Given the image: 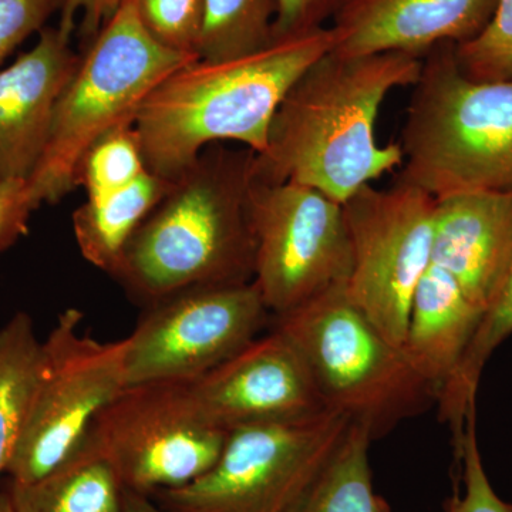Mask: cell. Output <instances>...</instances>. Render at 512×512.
Here are the masks:
<instances>
[{
	"instance_id": "cell-9",
	"label": "cell",
	"mask_w": 512,
	"mask_h": 512,
	"mask_svg": "<svg viewBox=\"0 0 512 512\" xmlns=\"http://www.w3.org/2000/svg\"><path fill=\"white\" fill-rule=\"evenodd\" d=\"M116 468L124 490L151 495L204 476L220 457L228 431L212 423L191 382L124 387L89 431Z\"/></svg>"
},
{
	"instance_id": "cell-19",
	"label": "cell",
	"mask_w": 512,
	"mask_h": 512,
	"mask_svg": "<svg viewBox=\"0 0 512 512\" xmlns=\"http://www.w3.org/2000/svg\"><path fill=\"white\" fill-rule=\"evenodd\" d=\"M170 184L171 180L147 171L123 190L87 198L73 212L74 238L83 258L111 275L128 241Z\"/></svg>"
},
{
	"instance_id": "cell-2",
	"label": "cell",
	"mask_w": 512,
	"mask_h": 512,
	"mask_svg": "<svg viewBox=\"0 0 512 512\" xmlns=\"http://www.w3.org/2000/svg\"><path fill=\"white\" fill-rule=\"evenodd\" d=\"M255 156L225 144L202 150L134 232L111 278L146 306L187 289L254 281Z\"/></svg>"
},
{
	"instance_id": "cell-21",
	"label": "cell",
	"mask_w": 512,
	"mask_h": 512,
	"mask_svg": "<svg viewBox=\"0 0 512 512\" xmlns=\"http://www.w3.org/2000/svg\"><path fill=\"white\" fill-rule=\"evenodd\" d=\"M42 356L43 342L28 313H16L0 328V476L22 433Z\"/></svg>"
},
{
	"instance_id": "cell-5",
	"label": "cell",
	"mask_w": 512,
	"mask_h": 512,
	"mask_svg": "<svg viewBox=\"0 0 512 512\" xmlns=\"http://www.w3.org/2000/svg\"><path fill=\"white\" fill-rule=\"evenodd\" d=\"M197 56L157 42L144 26L138 0H124L64 87L45 153L28 180L37 204H57L76 190L86 151L116 128L134 126L141 104L158 84Z\"/></svg>"
},
{
	"instance_id": "cell-3",
	"label": "cell",
	"mask_w": 512,
	"mask_h": 512,
	"mask_svg": "<svg viewBox=\"0 0 512 512\" xmlns=\"http://www.w3.org/2000/svg\"><path fill=\"white\" fill-rule=\"evenodd\" d=\"M332 49V29L326 26L275 37L238 59H198L170 74L134 120L147 170L174 180L212 144H238L261 154L286 94Z\"/></svg>"
},
{
	"instance_id": "cell-10",
	"label": "cell",
	"mask_w": 512,
	"mask_h": 512,
	"mask_svg": "<svg viewBox=\"0 0 512 512\" xmlns=\"http://www.w3.org/2000/svg\"><path fill=\"white\" fill-rule=\"evenodd\" d=\"M436 198L413 185L369 184L343 202L352 265L346 293L403 348L417 285L431 265Z\"/></svg>"
},
{
	"instance_id": "cell-31",
	"label": "cell",
	"mask_w": 512,
	"mask_h": 512,
	"mask_svg": "<svg viewBox=\"0 0 512 512\" xmlns=\"http://www.w3.org/2000/svg\"><path fill=\"white\" fill-rule=\"evenodd\" d=\"M123 2L124 0H63L57 28L64 35L72 37L79 16V35L84 50L96 39Z\"/></svg>"
},
{
	"instance_id": "cell-24",
	"label": "cell",
	"mask_w": 512,
	"mask_h": 512,
	"mask_svg": "<svg viewBox=\"0 0 512 512\" xmlns=\"http://www.w3.org/2000/svg\"><path fill=\"white\" fill-rule=\"evenodd\" d=\"M147 171L136 128L120 127L86 151L77 167L76 187H83L87 198L103 197L123 190Z\"/></svg>"
},
{
	"instance_id": "cell-4",
	"label": "cell",
	"mask_w": 512,
	"mask_h": 512,
	"mask_svg": "<svg viewBox=\"0 0 512 512\" xmlns=\"http://www.w3.org/2000/svg\"><path fill=\"white\" fill-rule=\"evenodd\" d=\"M412 87L397 181L434 198L512 191V79H471L444 43L423 57Z\"/></svg>"
},
{
	"instance_id": "cell-23",
	"label": "cell",
	"mask_w": 512,
	"mask_h": 512,
	"mask_svg": "<svg viewBox=\"0 0 512 512\" xmlns=\"http://www.w3.org/2000/svg\"><path fill=\"white\" fill-rule=\"evenodd\" d=\"M276 0H204L197 56L224 62L259 52L275 39Z\"/></svg>"
},
{
	"instance_id": "cell-12",
	"label": "cell",
	"mask_w": 512,
	"mask_h": 512,
	"mask_svg": "<svg viewBox=\"0 0 512 512\" xmlns=\"http://www.w3.org/2000/svg\"><path fill=\"white\" fill-rule=\"evenodd\" d=\"M146 308L126 338V386L195 382L258 338L271 316L254 281L187 289Z\"/></svg>"
},
{
	"instance_id": "cell-8",
	"label": "cell",
	"mask_w": 512,
	"mask_h": 512,
	"mask_svg": "<svg viewBox=\"0 0 512 512\" xmlns=\"http://www.w3.org/2000/svg\"><path fill=\"white\" fill-rule=\"evenodd\" d=\"M83 313L69 308L43 340L42 365L6 473L32 483L72 457L101 410L126 387V338L100 342L80 333Z\"/></svg>"
},
{
	"instance_id": "cell-16",
	"label": "cell",
	"mask_w": 512,
	"mask_h": 512,
	"mask_svg": "<svg viewBox=\"0 0 512 512\" xmlns=\"http://www.w3.org/2000/svg\"><path fill=\"white\" fill-rule=\"evenodd\" d=\"M512 261V191L436 198L431 264L454 279L478 311H488Z\"/></svg>"
},
{
	"instance_id": "cell-29",
	"label": "cell",
	"mask_w": 512,
	"mask_h": 512,
	"mask_svg": "<svg viewBox=\"0 0 512 512\" xmlns=\"http://www.w3.org/2000/svg\"><path fill=\"white\" fill-rule=\"evenodd\" d=\"M39 208L28 180H0V251L28 234L29 221Z\"/></svg>"
},
{
	"instance_id": "cell-13",
	"label": "cell",
	"mask_w": 512,
	"mask_h": 512,
	"mask_svg": "<svg viewBox=\"0 0 512 512\" xmlns=\"http://www.w3.org/2000/svg\"><path fill=\"white\" fill-rule=\"evenodd\" d=\"M191 387L212 423L228 433L248 424L299 419L326 410L301 353L275 328L191 382Z\"/></svg>"
},
{
	"instance_id": "cell-1",
	"label": "cell",
	"mask_w": 512,
	"mask_h": 512,
	"mask_svg": "<svg viewBox=\"0 0 512 512\" xmlns=\"http://www.w3.org/2000/svg\"><path fill=\"white\" fill-rule=\"evenodd\" d=\"M423 59L406 53L343 57L329 52L296 80L255 156L259 180L315 188L346 202L403 165L400 144L376 138L384 100L414 86Z\"/></svg>"
},
{
	"instance_id": "cell-27",
	"label": "cell",
	"mask_w": 512,
	"mask_h": 512,
	"mask_svg": "<svg viewBox=\"0 0 512 512\" xmlns=\"http://www.w3.org/2000/svg\"><path fill=\"white\" fill-rule=\"evenodd\" d=\"M138 12L150 35L161 45L197 56L204 0H138Z\"/></svg>"
},
{
	"instance_id": "cell-15",
	"label": "cell",
	"mask_w": 512,
	"mask_h": 512,
	"mask_svg": "<svg viewBox=\"0 0 512 512\" xmlns=\"http://www.w3.org/2000/svg\"><path fill=\"white\" fill-rule=\"evenodd\" d=\"M0 70V180H29L45 153L53 113L82 55L59 28Z\"/></svg>"
},
{
	"instance_id": "cell-22",
	"label": "cell",
	"mask_w": 512,
	"mask_h": 512,
	"mask_svg": "<svg viewBox=\"0 0 512 512\" xmlns=\"http://www.w3.org/2000/svg\"><path fill=\"white\" fill-rule=\"evenodd\" d=\"M512 335V261L503 288L493 305L481 318L480 325L456 375L441 393L440 420L450 426L453 443L463 437L467 414L477 406L478 386L490 357Z\"/></svg>"
},
{
	"instance_id": "cell-32",
	"label": "cell",
	"mask_w": 512,
	"mask_h": 512,
	"mask_svg": "<svg viewBox=\"0 0 512 512\" xmlns=\"http://www.w3.org/2000/svg\"><path fill=\"white\" fill-rule=\"evenodd\" d=\"M123 512H165L157 503L147 495L124 491Z\"/></svg>"
},
{
	"instance_id": "cell-28",
	"label": "cell",
	"mask_w": 512,
	"mask_h": 512,
	"mask_svg": "<svg viewBox=\"0 0 512 512\" xmlns=\"http://www.w3.org/2000/svg\"><path fill=\"white\" fill-rule=\"evenodd\" d=\"M63 0H0V64L45 23Z\"/></svg>"
},
{
	"instance_id": "cell-7",
	"label": "cell",
	"mask_w": 512,
	"mask_h": 512,
	"mask_svg": "<svg viewBox=\"0 0 512 512\" xmlns=\"http://www.w3.org/2000/svg\"><path fill=\"white\" fill-rule=\"evenodd\" d=\"M350 421L326 409L237 427L204 476L150 498L165 512H289L328 463Z\"/></svg>"
},
{
	"instance_id": "cell-11",
	"label": "cell",
	"mask_w": 512,
	"mask_h": 512,
	"mask_svg": "<svg viewBox=\"0 0 512 512\" xmlns=\"http://www.w3.org/2000/svg\"><path fill=\"white\" fill-rule=\"evenodd\" d=\"M254 284L274 316L348 281L352 252L343 204L315 188L256 178L249 191Z\"/></svg>"
},
{
	"instance_id": "cell-33",
	"label": "cell",
	"mask_w": 512,
	"mask_h": 512,
	"mask_svg": "<svg viewBox=\"0 0 512 512\" xmlns=\"http://www.w3.org/2000/svg\"><path fill=\"white\" fill-rule=\"evenodd\" d=\"M0 512H15L8 491H6L5 488L0 490Z\"/></svg>"
},
{
	"instance_id": "cell-30",
	"label": "cell",
	"mask_w": 512,
	"mask_h": 512,
	"mask_svg": "<svg viewBox=\"0 0 512 512\" xmlns=\"http://www.w3.org/2000/svg\"><path fill=\"white\" fill-rule=\"evenodd\" d=\"M352 0H276L275 37L326 28Z\"/></svg>"
},
{
	"instance_id": "cell-17",
	"label": "cell",
	"mask_w": 512,
	"mask_h": 512,
	"mask_svg": "<svg viewBox=\"0 0 512 512\" xmlns=\"http://www.w3.org/2000/svg\"><path fill=\"white\" fill-rule=\"evenodd\" d=\"M483 312L468 301L456 279L440 266L430 265L410 306L403 350L410 365L441 393L456 375Z\"/></svg>"
},
{
	"instance_id": "cell-6",
	"label": "cell",
	"mask_w": 512,
	"mask_h": 512,
	"mask_svg": "<svg viewBox=\"0 0 512 512\" xmlns=\"http://www.w3.org/2000/svg\"><path fill=\"white\" fill-rule=\"evenodd\" d=\"M275 318L274 328L311 370L326 409L365 424L373 439L437 403L403 348L350 301L346 282Z\"/></svg>"
},
{
	"instance_id": "cell-20",
	"label": "cell",
	"mask_w": 512,
	"mask_h": 512,
	"mask_svg": "<svg viewBox=\"0 0 512 512\" xmlns=\"http://www.w3.org/2000/svg\"><path fill=\"white\" fill-rule=\"evenodd\" d=\"M373 440L369 427L350 421L328 463L289 512H392L373 487Z\"/></svg>"
},
{
	"instance_id": "cell-14",
	"label": "cell",
	"mask_w": 512,
	"mask_h": 512,
	"mask_svg": "<svg viewBox=\"0 0 512 512\" xmlns=\"http://www.w3.org/2000/svg\"><path fill=\"white\" fill-rule=\"evenodd\" d=\"M497 0H352L330 23L332 52L343 57L406 53L470 42L490 22Z\"/></svg>"
},
{
	"instance_id": "cell-25",
	"label": "cell",
	"mask_w": 512,
	"mask_h": 512,
	"mask_svg": "<svg viewBox=\"0 0 512 512\" xmlns=\"http://www.w3.org/2000/svg\"><path fill=\"white\" fill-rule=\"evenodd\" d=\"M458 480L444 503L446 512H512V504L494 490L485 471L477 439V406L467 414L460 443L454 446Z\"/></svg>"
},
{
	"instance_id": "cell-18",
	"label": "cell",
	"mask_w": 512,
	"mask_h": 512,
	"mask_svg": "<svg viewBox=\"0 0 512 512\" xmlns=\"http://www.w3.org/2000/svg\"><path fill=\"white\" fill-rule=\"evenodd\" d=\"M5 490L15 512H123L126 491L90 436L46 476L32 483L9 480Z\"/></svg>"
},
{
	"instance_id": "cell-26",
	"label": "cell",
	"mask_w": 512,
	"mask_h": 512,
	"mask_svg": "<svg viewBox=\"0 0 512 512\" xmlns=\"http://www.w3.org/2000/svg\"><path fill=\"white\" fill-rule=\"evenodd\" d=\"M456 59L471 79H512V0H497L493 16L480 35L456 45Z\"/></svg>"
}]
</instances>
